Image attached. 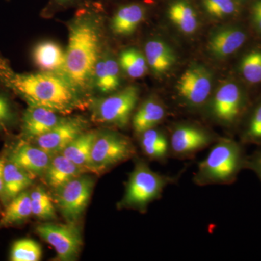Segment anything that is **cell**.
Returning <instances> with one entry per match:
<instances>
[{"mask_svg": "<svg viewBox=\"0 0 261 261\" xmlns=\"http://www.w3.org/2000/svg\"><path fill=\"white\" fill-rule=\"evenodd\" d=\"M0 84L28 103L29 106L49 108L68 114L80 107L75 89L59 75L53 73H19L0 56Z\"/></svg>", "mask_w": 261, "mask_h": 261, "instance_id": "obj_1", "label": "cell"}, {"mask_svg": "<svg viewBox=\"0 0 261 261\" xmlns=\"http://www.w3.org/2000/svg\"><path fill=\"white\" fill-rule=\"evenodd\" d=\"M65 51L64 74L75 89H84L93 76L99 58L100 35L92 19L79 18L70 24Z\"/></svg>", "mask_w": 261, "mask_h": 261, "instance_id": "obj_2", "label": "cell"}, {"mask_svg": "<svg viewBox=\"0 0 261 261\" xmlns=\"http://www.w3.org/2000/svg\"><path fill=\"white\" fill-rule=\"evenodd\" d=\"M245 165L243 149L238 142L221 137L198 163L193 182L200 187L229 185Z\"/></svg>", "mask_w": 261, "mask_h": 261, "instance_id": "obj_3", "label": "cell"}, {"mask_svg": "<svg viewBox=\"0 0 261 261\" xmlns=\"http://www.w3.org/2000/svg\"><path fill=\"white\" fill-rule=\"evenodd\" d=\"M179 177L180 175L169 176L154 172L147 163L139 159L130 173L118 207L145 212L149 204L161 198L166 187L176 184Z\"/></svg>", "mask_w": 261, "mask_h": 261, "instance_id": "obj_4", "label": "cell"}, {"mask_svg": "<svg viewBox=\"0 0 261 261\" xmlns=\"http://www.w3.org/2000/svg\"><path fill=\"white\" fill-rule=\"evenodd\" d=\"M136 149L129 139L116 132H104L97 136L91 154L89 171L99 173L128 161Z\"/></svg>", "mask_w": 261, "mask_h": 261, "instance_id": "obj_5", "label": "cell"}, {"mask_svg": "<svg viewBox=\"0 0 261 261\" xmlns=\"http://www.w3.org/2000/svg\"><path fill=\"white\" fill-rule=\"evenodd\" d=\"M140 97V90L129 86L101 99L94 106L92 118L97 123L123 128L129 123Z\"/></svg>", "mask_w": 261, "mask_h": 261, "instance_id": "obj_6", "label": "cell"}, {"mask_svg": "<svg viewBox=\"0 0 261 261\" xmlns=\"http://www.w3.org/2000/svg\"><path fill=\"white\" fill-rule=\"evenodd\" d=\"M213 76L204 65H190L182 73L176 86L180 102L190 109L206 106L212 95Z\"/></svg>", "mask_w": 261, "mask_h": 261, "instance_id": "obj_7", "label": "cell"}, {"mask_svg": "<svg viewBox=\"0 0 261 261\" xmlns=\"http://www.w3.org/2000/svg\"><path fill=\"white\" fill-rule=\"evenodd\" d=\"M245 106L241 87L233 82L221 84L206 105L213 119L225 126H231L240 119Z\"/></svg>", "mask_w": 261, "mask_h": 261, "instance_id": "obj_8", "label": "cell"}, {"mask_svg": "<svg viewBox=\"0 0 261 261\" xmlns=\"http://www.w3.org/2000/svg\"><path fill=\"white\" fill-rule=\"evenodd\" d=\"M220 138L202 127L190 123L178 124L173 127L168 138L170 155L180 160L192 159Z\"/></svg>", "mask_w": 261, "mask_h": 261, "instance_id": "obj_9", "label": "cell"}, {"mask_svg": "<svg viewBox=\"0 0 261 261\" xmlns=\"http://www.w3.org/2000/svg\"><path fill=\"white\" fill-rule=\"evenodd\" d=\"M36 231L44 241L54 247L58 260H72L78 256L82 246V239L80 228L75 223H47L37 226Z\"/></svg>", "mask_w": 261, "mask_h": 261, "instance_id": "obj_10", "label": "cell"}, {"mask_svg": "<svg viewBox=\"0 0 261 261\" xmlns=\"http://www.w3.org/2000/svg\"><path fill=\"white\" fill-rule=\"evenodd\" d=\"M93 186L92 178L82 174L58 190V207L68 222L75 223L80 219L88 204Z\"/></svg>", "mask_w": 261, "mask_h": 261, "instance_id": "obj_11", "label": "cell"}, {"mask_svg": "<svg viewBox=\"0 0 261 261\" xmlns=\"http://www.w3.org/2000/svg\"><path fill=\"white\" fill-rule=\"evenodd\" d=\"M84 123L77 118H63L53 129L35 139L38 147L51 155L60 153L72 141L84 133Z\"/></svg>", "mask_w": 261, "mask_h": 261, "instance_id": "obj_12", "label": "cell"}, {"mask_svg": "<svg viewBox=\"0 0 261 261\" xmlns=\"http://www.w3.org/2000/svg\"><path fill=\"white\" fill-rule=\"evenodd\" d=\"M51 157L53 155L38 146L20 143L12 149L7 160L35 178L45 174Z\"/></svg>", "mask_w": 261, "mask_h": 261, "instance_id": "obj_13", "label": "cell"}, {"mask_svg": "<svg viewBox=\"0 0 261 261\" xmlns=\"http://www.w3.org/2000/svg\"><path fill=\"white\" fill-rule=\"evenodd\" d=\"M247 38L246 32L240 27H223L211 34L207 49L215 58L225 59L241 49Z\"/></svg>", "mask_w": 261, "mask_h": 261, "instance_id": "obj_14", "label": "cell"}, {"mask_svg": "<svg viewBox=\"0 0 261 261\" xmlns=\"http://www.w3.org/2000/svg\"><path fill=\"white\" fill-rule=\"evenodd\" d=\"M63 120L58 113L40 106H29L22 118V129L28 138L37 139L47 133Z\"/></svg>", "mask_w": 261, "mask_h": 261, "instance_id": "obj_15", "label": "cell"}, {"mask_svg": "<svg viewBox=\"0 0 261 261\" xmlns=\"http://www.w3.org/2000/svg\"><path fill=\"white\" fill-rule=\"evenodd\" d=\"M33 60L42 72L53 74L57 72L64 73L65 51L58 43L44 41L37 44L33 51Z\"/></svg>", "mask_w": 261, "mask_h": 261, "instance_id": "obj_16", "label": "cell"}, {"mask_svg": "<svg viewBox=\"0 0 261 261\" xmlns=\"http://www.w3.org/2000/svg\"><path fill=\"white\" fill-rule=\"evenodd\" d=\"M82 168L62 153L54 154L45 173L46 180L51 188L58 191L73 178L83 174Z\"/></svg>", "mask_w": 261, "mask_h": 261, "instance_id": "obj_17", "label": "cell"}, {"mask_svg": "<svg viewBox=\"0 0 261 261\" xmlns=\"http://www.w3.org/2000/svg\"><path fill=\"white\" fill-rule=\"evenodd\" d=\"M145 56L149 68L159 75L169 71L176 61L174 51L161 39H151L147 42Z\"/></svg>", "mask_w": 261, "mask_h": 261, "instance_id": "obj_18", "label": "cell"}, {"mask_svg": "<svg viewBox=\"0 0 261 261\" xmlns=\"http://www.w3.org/2000/svg\"><path fill=\"white\" fill-rule=\"evenodd\" d=\"M146 10L139 3H130L119 8L111 20V29L115 34L128 36L133 34L145 20Z\"/></svg>", "mask_w": 261, "mask_h": 261, "instance_id": "obj_19", "label": "cell"}, {"mask_svg": "<svg viewBox=\"0 0 261 261\" xmlns=\"http://www.w3.org/2000/svg\"><path fill=\"white\" fill-rule=\"evenodd\" d=\"M166 110L164 105L156 98H149L145 101L132 118V126L137 135L155 128L164 120Z\"/></svg>", "mask_w": 261, "mask_h": 261, "instance_id": "obj_20", "label": "cell"}, {"mask_svg": "<svg viewBox=\"0 0 261 261\" xmlns=\"http://www.w3.org/2000/svg\"><path fill=\"white\" fill-rule=\"evenodd\" d=\"M97 134L94 132H84L72 141L61 152L67 159L82 168L84 172L89 171L91 154Z\"/></svg>", "mask_w": 261, "mask_h": 261, "instance_id": "obj_21", "label": "cell"}, {"mask_svg": "<svg viewBox=\"0 0 261 261\" xmlns=\"http://www.w3.org/2000/svg\"><path fill=\"white\" fill-rule=\"evenodd\" d=\"M140 136L141 148L148 159L163 163L171 156L169 139L157 127L145 130Z\"/></svg>", "mask_w": 261, "mask_h": 261, "instance_id": "obj_22", "label": "cell"}, {"mask_svg": "<svg viewBox=\"0 0 261 261\" xmlns=\"http://www.w3.org/2000/svg\"><path fill=\"white\" fill-rule=\"evenodd\" d=\"M32 215L30 192L25 190L7 204L0 219V228L21 224Z\"/></svg>", "mask_w": 261, "mask_h": 261, "instance_id": "obj_23", "label": "cell"}, {"mask_svg": "<svg viewBox=\"0 0 261 261\" xmlns=\"http://www.w3.org/2000/svg\"><path fill=\"white\" fill-rule=\"evenodd\" d=\"M34 177L21 168L6 160L4 167V186L6 205L12 199L25 191Z\"/></svg>", "mask_w": 261, "mask_h": 261, "instance_id": "obj_24", "label": "cell"}, {"mask_svg": "<svg viewBox=\"0 0 261 261\" xmlns=\"http://www.w3.org/2000/svg\"><path fill=\"white\" fill-rule=\"evenodd\" d=\"M170 20L185 34H192L199 27V19L195 9L186 0H176L168 10Z\"/></svg>", "mask_w": 261, "mask_h": 261, "instance_id": "obj_25", "label": "cell"}, {"mask_svg": "<svg viewBox=\"0 0 261 261\" xmlns=\"http://www.w3.org/2000/svg\"><path fill=\"white\" fill-rule=\"evenodd\" d=\"M119 65L128 76L139 79L148 70L145 55L136 48H129L122 51L119 56Z\"/></svg>", "mask_w": 261, "mask_h": 261, "instance_id": "obj_26", "label": "cell"}, {"mask_svg": "<svg viewBox=\"0 0 261 261\" xmlns=\"http://www.w3.org/2000/svg\"><path fill=\"white\" fill-rule=\"evenodd\" d=\"M32 215L38 219H56V211L50 196L42 187H37L30 192Z\"/></svg>", "mask_w": 261, "mask_h": 261, "instance_id": "obj_27", "label": "cell"}, {"mask_svg": "<svg viewBox=\"0 0 261 261\" xmlns=\"http://www.w3.org/2000/svg\"><path fill=\"white\" fill-rule=\"evenodd\" d=\"M42 251L40 245L31 239L17 240L12 245L10 260L12 261H38Z\"/></svg>", "mask_w": 261, "mask_h": 261, "instance_id": "obj_28", "label": "cell"}, {"mask_svg": "<svg viewBox=\"0 0 261 261\" xmlns=\"http://www.w3.org/2000/svg\"><path fill=\"white\" fill-rule=\"evenodd\" d=\"M240 71L248 83H260L261 50H252L245 55L240 61Z\"/></svg>", "mask_w": 261, "mask_h": 261, "instance_id": "obj_29", "label": "cell"}, {"mask_svg": "<svg viewBox=\"0 0 261 261\" xmlns=\"http://www.w3.org/2000/svg\"><path fill=\"white\" fill-rule=\"evenodd\" d=\"M205 11L215 18H225L238 11L236 0H202Z\"/></svg>", "mask_w": 261, "mask_h": 261, "instance_id": "obj_30", "label": "cell"}, {"mask_svg": "<svg viewBox=\"0 0 261 261\" xmlns=\"http://www.w3.org/2000/svg\"><path fill=\"white\" fill-rule=\"evenodd\" d=\"M16 121V113L9 98L0 92V132H7Z\"/></svg>", "mask_w": 261, "mask_h": 261, "instance_id": "obj_31", "label": "cell"}, {"mask_svg": "<svg viewBox=\"0 0 261 261\" xmlns=\"http://www.w3.org/2000/svg\"><path fill=\"white\" fill-rule=\"evenodd\" d=\"M244 138L250 142H261V102L252 112Z\"/></svg>", "mask_w": 261, "mask_h": 261, "instance_id": "obj_32", "label": "cell"}, {"mask_svg": "<svg viewBox=\"0 0 261 261\" xmlns=\"http://www.w3.org/2000/svg\"><path fill=\"white\" fill-rule=\"evenodd\" d=\"M105 67L111 92L117 90L120 86L119 64L112 58H105Z\"/></svg>", "mask_w": 261, "mask_h": 261, "instance_id": "obj_33", "label": "cell"}, {"mask_svg": "<svg viewBox=\"0 0 261 261\" xmlns=\"http://www.w3.org/2000/svg\"><path fill=\"white\" fill-rule=\"evenodd\" d=\"M252 20L255 27L261 32V0H255L251 7Z\"/></svg>", "mask_w": 261, "mask_h": 261, "instance_id": "obj_34", "label": "cell"}, {"mask_svg": "<svg viewBox=\"0 0 261 261\" xmlns=\"http://www.w3.org/2000/svg\"><path fill=\"white\" fill-rule=\"evenodd\" d=\"M248 166L257 173L261 179V152L254 154L253 157L249 161Z\"/></svg>", "mask_w": 261, "mask_h": 261, "instance_id": "obj_35", "label": "cell"}, {"mask_svg": "<svg viewBox=\"0 0 261 261\" xmlns=\"http://www.w3.org/2000/svg\"><path fill=\"white\" fill-rule=\"evenodd\" d=\"M6 160L0 159V201L6 205L4 186V167Z\"/></svg>", "mask_w": 261, "mask_h": 261, "instance_id": "obj_36", "label": "cell"}, {"mask_svg": "<svg viewBox=\"0 0 261 261\" xmlns=\"http://www.w3.org/2000/svg\"><path fill=\"white\" fill-rule=\"evenodd\" d=\"M71 1H73V0H53V3L58 5H63L69 3Z\"/></svg>", "mask_w": 261, "mask_h": 261, "instance_id": "obj_37", "label": "cell"}]
</instances>
